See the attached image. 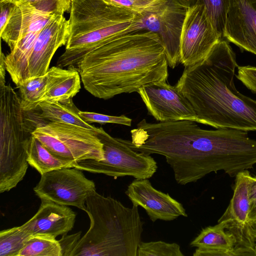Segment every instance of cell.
Returning a JSON list of instances; mask_svg holds the SVG:
<instances>
[{
  "label": "cell",
  "instance_id": "28",
  "mask_svg": "<svg viewBox=\"0 0 256 256\" xmlns=\"http://www.w3.org/2000/svg\"><path fill=\"white\" fill-rule=\"evenodd\" d=\"M117 6L130 10L140 16L154 12L168 0H105Z\"/></svg>",
  "mask_w": 256,
  "mask_h": 256
},
{
  "label": "cell",
  "instance_id": "26",
  "mask_svg": "<svg viewBox=\"0 0 256 256\" xmlns=\"http://www.w3.org/2000/svg\"><path fill=\"white\" fill-rule=\"evenodd\" d=\"M204 7L207 16L218 36L222 39L228 13L229 0H198Z\"/></svg>",
  "mask_w": 256,
  "mask_h": 256
},
{
  "label": "cell",
  "instance_id": "7",
  "mask_svg": "<svg viewBox=\"0 0 256 256\" xmlns=\"http://www.w3.org/2000/svg\"><path fill=\"white\" fill-rule=\"evenodd\" d=\"M98 128L48 122L38 126L32 135L54 156L74 166L86 160H104L103 144L97 136Z\"/></svg>",
  "mask_w": 256,
  "mask_h": 256
},
{
  "label": "cell",
  "instance_id": "15",
  "mask_svg": "<svg viewBox=\"0 0 256 256\" xmlns=\"http://www.w3.org/2000/svg\"><path fill=\"white\" fill-rule=\"evenodd\" d=\"M69 34L68 20L64 15H54L36 38L28 61L27 78L47 72L54 54L66 44Z\"/></svg>",
  "mask_w": 256,
  "mask_h": 256
},
{
  "label": "cell",
  "instance_id": "27",
  "mask_svg": "<svg viewBox=\"0 0 256 256\" xmlns=\"http://www.w3.org/2000/svg\"><path fill=\"white\" fill-rule=\"evenodd\" d=\"M180 246L176 243H168L159 240L140 242L138 248L137 256H184Z\"/></svg>",
  "mask_w": 256,
  "mask_h": 256
},
{
  "label": "cell",
  "instance_id": "16",
  "mask_svg": "<svg viewBox=\"0 0 256 256\" xmlns=\"http://www.w3.org/2000/svg\"><path fill=\"white\" fill-rule=\"evenodd\" d=\"M224 38L256 55V0H229Z\"/></svg>",
  "mask_w": 256,
  "mask_h": 256
},
{
  "label": "cell",
  "instance_id": "1",
  "mask_svg": "<svg viewBox=\"0 0 256 256\" xmlns=\"http://www.w3.org/2000/svg\"><path fill=\"white\" fill-rule=\"evenodd\" d=\"M182 120L150 123L144 119L130 131L132 140H122L134 150L164 156L180 185L195 182L218 170L230 174L241 152L236 132L230 128L206 130Z\"/></svg>",
  "mask_w": 256,
  "mask_h": 256
},
{
  "label": "cell",
  "instance_id": "12",
  "mask_svg": "<svg viewBox=\"0 0 256 256\" xmlns=\"http://www.w3.org/2000/svg\"><path fill=\"white\" fill-rule=\"evenodd\" d=\"M188 6L180 0H168L156 12L139 14L138 30L151 31L158 35L168 65L172 68L180 63V40Z\"/></svg>",
  "mask_w": 256,
  "mask_h": 256
},
{
  "label": "cell",
  "instance_id": "19",
  "mask_svg": "<svg viewBox=\"0 0 256 256\" xmlns=\"http://www.w3.org/2000/svg\"><path fill=\"white\" fill-rule=\"evenodd\" d=\"M190 246L196 248L193 256H235L234 238L222 222L203 228Z\"/></svg>",
  "mask_w": 256,
  "mask_h": 256
},
{
  "label": "cell",
  "instance_id": "21",
  "mask_svg": "<svg viewBox=\"0 0 256 256\" xmlns=\"http://www.w3.org/2000/svg\"><path fill=\"white\" fill-rule=\"evenodd\" d=\"M40 118L47 122H60L78 126L90 129L96 128L85 122L80 114V110L73 102L72 99L63 102H41L38 108Z\"/></svg>",
  "mask_w": 256,
  "mask_h": 256
},
{
  "label": "cell",
  "instance_id": "24",
  "mask_svg": "<svg viewBox=\"0 0 256 256\" xmlns=\"http://www.w3.org/2000/svg\"><path fill=\"white\" fill-rule=\"evenodd\" d=\"M18 256H62L59 241L56 238L31 236Z\"/></svg>",
  "mask_w": 256,
  "mask_h": 256
},
{
  "label": "cell",
  "instance_id": "3",
  "mask_svg": "<svg viewBox=\"0 0 256 256\" xmlns=\"http://www.w3.org/2000/svg\"><path fill=\"white\" fill-rule=\"evenodd\" d=\"M238 66L234 52L222 39L204 60L185 67L176 86L192 106L198 123L256 132V100L237 90Z\"/></svg>",
  "mask_w": 256,
  "mask_h": 256
},
{
  "label": "cell",
  "instance_id": "11",
  "mask_svg": "<svg viewBox=\"0 0 256 256\" xmlns=\"http://www.w3.org/2000/svg\"><path fill=\"white\" fill-rule=\"evenodd\" d=\"M222 40L216 32L198 1L188 6L180 40V62L184 67L204 60Z\"/></svg>",
  "mask_w": 256,
  "mask_h": 256
},
{
  "label": "cell",
  "instance_id": "17",
  "mask_svg": "<svg viewBox=\"0 0 256 256\" xmlns=\"http://www.w3.org/2000/svg\"><path fill=\"white\" fill-rule=\"evenodd\" d=\"M40 208L28 221L20 226L30 236L56 238L70 231L76 221V214L66 206L50 201L41 200Z\"/></svg>",
  "mask_w": 256,
  "mask_h": 256
},
{
  "label": "cell",
  "instance_id": "14",
  "mask_svg": "<svg viewBox=\"0 0 256 256\" xmlns=\"http://www.w3.org/2000/svg\"><path fill=\"white\" fill-rule=\"evenodd\" d=\"M125 193L132 205L140 206L146 210L152 222L188 216L181 203L168 194L156 190L148 178H136L128 186Z\"/></svg>",
  "mask_w": 256,
  "mask_h": 256
},
{
  "label": "cell",
  "instance_id": "4",
  "mask_svg": "<svg viewBox=\"0 0 256 256\" xmlns=\"http://www.w3.org/2000/svg\"><path fill=\"white\" fill-rule=\"evenodd\" d=\"M86 204L90 226L70 256H137L143 232L138 206L126 207L96 192Z\"/></svg>",
  "mask_w": 256,
  "mask_h": 256
},
{
  "label": "cell",
  "instance_id": "25",
  "mask_svg": "<svg viewBox=\"0 0 256 256\" xmlns=\"http://www.w3.org/2000/svg\"><path fill=\"white\" fill-rule=\"evenodd\" d=\"M30 235L20 226L0 232V256H18Z\"/></svg>",
  "mask_w": 256,
  "mask_h": 256
},
{
  "label": "cell",
  "instance_id": "35",
  "mask_svg": "<svg viewBox=\"0 0 256 256\" xmlns=\"http://www.w3.org/2000/svg\"><path fill=\"white\" fill-rule=\"evenodd\" d=\"M5 56L0 50V86L6 84L5 80V70H6L4 64Z\"/></svg>",
  "mask_w": 256,
  "mask_h": 256
},
{
  "label": "cell",
  "instance_id": "32",
  "mask_svg": "<svg viewBox=\"0 0 256 256\" xmlns=\"http://www.w3.org/2000/svg\"><path fill=\"white\" fill-rule=\"evenodd\" d=\"M82 232L66 235L64 234L62 238L58 240L60 244L62 256H70L72 250L80 238Z\"/></svg>",
  "mask_w": 256,
  "mask_h": 256
},
{
  "label": "cell",
  "instance_id": "13",
  "mask_svg": "<svg viewBox=\"0 0 256 256\" xmlns=\"http://www.w3.org/2000/svg\"><path fill=\"white\" fill-rule=\"evenodd\" d=\"M137 92L148 114L158 122L188 120L198 123L192 106L176 86L156 82L141 87Z\"/></svg>",
  "mask_w": 256,
  "mask_h": 256
},
{
  "label": "cell",
  "instance_id": "18",
  "mask_svg": "<svg viewBox=\"0 0 256 256\" xmlns=\"http://www.w3.org/2000/svg\"><path fill=\"white\" fill-rule=\"evenodd\" d=\"M14 4L5 26L0 30L1 38L10 50L29 34L40 32L56 15L40 12L28 2L18 1Z\"/></svg>",
  "mask_w": 256,
  "mask_h": 256
},
{
  "label": "cell",
  "instance_id": "6",
  "mask_svg": "<svg viewBox=\"0 0 256 256\" xmlns=\"http://www.w3.org/2000/svg\"><path fill=\"white\" fill-rule=\"evenodd\" d=\"M34 112L23 110L10 84L0 86V193L15 188L26 175L32 132L42 124Z\"/></svg>",
  "mask_w": 256,
  "mask_h": 256
},
{
  "label": "cell",
  "instance_id": "33",
  "mask_svg": "<svg viewBox=\"0 0 256 256\" xmlns=\"http://www.w3.org/2000/svg\"><path fill=\"white\" fill-rule=\"evenodd\" d=\"M249 218L252 224H256V176H251L248 190Z\"/></svg>",
  "mask_w": 256,
  "mask_h": 256
},
{
  "label": "cell",
  "instance_id": "22",
  "mask_svg": "<svg viewBox=\"0 0 256 256\" xmlns=\"http://www.w3.org/2000/svg\"><path fill=\"white\" fill-rule=\"evenodd\" d=\"M27 160L28 164L34 168L40 175L55 170L74 167L72 163L54 156L34 136L28 146Z\"/></svg>",
  "mask_w": 256,
  "mask_h": 256
},
{
  "label": "cell",
  "instance_id": "38",
  "mask_svg": "<svg viewBox=\"0 0 256 256\" xmlns=\"http://www.w3.org/2000/svg\"><path fill=\"white\" fill-rule=\"evenodd\" d=\"M255 249H256V246Z\"/></svg>",
  "mask_w": 256,
  "mask_h": 256
},
{
  "label": "cell",
  "instance_id": "20",
  "mask_svg": "<svg viewBox=\"0 0 256 256\" xmlns=\"http://www.w3.org/2000/svg\"><path fill=\"white\" fill-rule=\"evenodd\" d=\"M47 82L45 92L42 102H63L72 99L80 90V73L74 66L64 69L52 66L47 72Z\"/></svg>",
  "mask_w": 256,
  "mask_h": 256
},
{
  "label": "cell",
  "instance_id": "2",
  "mask_svg": "<svg viewBox=\"0 0 256 256\" xmlns=\"http://www.w3.org/2000/svg\"><path fill=\"white\" fill-rule=\"evenodd\" d=\"M84 88L108 100L138 92L149 84L166 82L168 63L164 48L152 32H126L87 54L76 65Z\"/></svg>",
  "mask_w": 256,
  "mask_h": 256
},
{
  "label": "cell",
  "instance_id": "29",
  "mask_svg": "<svg viewBox=\"0 0 256 256\" xmlns=\"http://www.w3.org/2000/svg\"><path fill=\"white\" fill-rule=\"evenodd\" d=\"M72 0H6L4 2L14 3L18 1H26L28 2L38 10L44 13L51 15H64L66 12H70Z\"/></svg>",
  "mask_w": 256,
  "mask_h": 256
},
{
  "label": "cell",
  "instance_id": "36",
  "mask_svg": "<svg viewBox=\"0 0 256 256\" xmlns=\"http://www.w3.org/2000/svg\"><path fill=\"white\" fill-rule=\"evenodd\" d=\"M252 226L254 229V236L256 240V224H253Z\"/></svg>",
  "mask_w": 256,
  "mask_h": 256
},
{
  "label": "cell",
  "instance_id": "30",
  "mask_svg": "<svg viewBox=\"0 0 256 256\" xmlns=\"http://www.w3.org/2000/svg\"><path fill=\"white\" fill-rule=\"evenodd\" d=\"M82 118L88 124L96 122L101 124L112 123L130 126L132 120L122 114L120 116H113L94 112H80Z\"/></svg>",
  "mask_w": 256,
  "mask_h": 256
},
{
  "label": "cell",
  "instance_id": "37",
  "mask_svg": "<svg viewBox=\"0 0 256 256\" xmlns=\"http://www.w3.org/2000/svg\"><path fill=\"white\" fill-rule=\"evenodd\" d=\"M6 0H0V2H2L6 1Z\"/></svg>",
  "mask_w": 256,
  "mask_h": 256
},
{
  "label": "cell",
  "instance_id": "9",
  "mask_svg": "<svg viewBox=\"0 0 256 256\" xmlns=\"http://www.w3.org/2000/svg\"><path fill=\"white\" fill-rule=\"evenodd\" d=\"M41 200L86 208L88 198L96 192L94 182L88 179L82 170L75 167L53 170L41 175L34 188Z\"/></svg>",
  "mask_w": 256,
  "mask_h": 256
},
{
  "label": "cell",
  "instance_id": "31",
  "mask_svg": "<svg viewBox=\"0 0 256 256\" xmlns=\"http://www.w3.org/2000/svg\"><path fill=\"white\" fill-rule=\"evenodd\" d=\"M236 76L244 86L256 94V66L250 65L238 66Z\"/></svg>",
  "mask_w": 256,
  "mask_h": 256
},
{
  "label": "cell",
  "instance_id": "10",
  "mask_svg": "<svg viewBox=\"0 0 256 256\" xmlns=\"http://www.w3.org/2000/svg\"><path fill=\"white\" fill-rule=\"evenodd\" d=\"M251 175L248 170L236 176L233 196L218 222L226 225V230L234 240L235 256H256V240L249 218L248 190Z\"/></svg>",
  "mask_w": 256,
  "mask_h": 256
},
{
  "label": "cell",
  "instance_id": "34",
  "mask_svg": "<svg viewBox=\"0 0 256 256\" xmlns=\"http://www.w3.org/2000/svg\"><path fill=\"white\" fill-rule=\"evenodd\" d=\"M14 4V3L10 2H4L0 3V30H2L5 26L10 18Z\"/></svg>",
  "mask_w": 256,
  "mask_h": 256
},
{
  "label": "cell",
  "instance_id": "5",
  "mask_svg": "<svg viewBox=\"0 0 256 256\" xmlns=\"http://www.w3.org/2000/svg\"><path fill=\"white\" fill-rule=\"evenodd\" d=\"M69 36L56 66H74L110 38L121 33L138 30L139 14L105 0H72Z\"/></svg>",
  "mask_w": 256,
  "mask_h": 256
},
{
  "label": "cell",
  "instance_id": "23",
  "mask_svg": "<svg viewBox=\"0 0 256 256\" xmlns=\"http://www.w3.org/2000/svg\"><path fill=\"white\" fill-rule=\"evenodd\" d=\"M47 78V73L43 76L29 78L17 86L23 110L32 111L38 108L45 92Z\"/></svg>",
  "mask_w": 256,
  "mask_h": 256
},
{
  "label": "cell",
  "instance_id": "8",
  "mask_svg": "<svg viewBox=\"0 0 256 256\" xmlns=\"http://www.w3.org/2000/svg\"><path fill=\"white\" fill-rule=\"evenodd\" d=\"M97 136L103 144L104 158L88 159L76 162L74 167L92 173L102 174L116 178L130 176L138 179L150 178L158 169L150 155L136 151L98 128Z\"/></svg>",
  "mask_w": 256,
  "mask_h": 256
}]
</instances>
